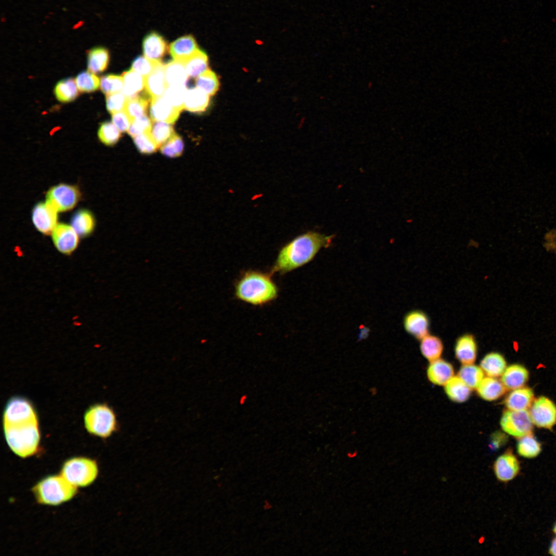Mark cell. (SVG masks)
I'll list each match as a JSON object with an SVG mask.
<instances>
[{
    "mask_svg": "<svg viewBox=\"0 0 556 556\" xmlns=\"http://www.w3.org/2000/svg\"><path fill=\"white\" fill-rule=\"evenodd\" d=\"M3 422L6 441L14 454L25 458L36 453L40 440L38 419L28 400L18 396L10 399Z\"/></svg>",
    "mask_w": 556,
    "mask_h": 556,
    "instance_id": "1",
    "label": "cell"
},
{
    "mask_svg": "<svg viewBox=\"0 0 556 556\" xmlns=\"http://www.w3.org/2000/svg\"><path fill=\"white\" fill-rule=\"evenodd\" d=\"M334 237L313 231L298 235L280 248L269 272L282 275L303 267L310 262L321 249L329 248Z\"/></svg>",
    "mask_w": 556,
    "mask_h": 556,
    "instance_id": "2",
    "label": "cell"
},
{
    "mask_svg": "<svg viewBox=\"0 0 556 556\" xmlns=\"http://www.w3.org/2000/svg\"><path fill=\"white\" fill-rule=\"evenodd\" d=\"M269 272L248 269L241 272L234 284L236 300L254 306L271 303L279 296V288Z\"/></svg>",
    "mask_w": 556,
    "mask_h": 556,
    "instance_id": "3",
    "label": "cell"
},
{
    "mask_svg": "<svg viewBox=\"0 0 556 556\" xmlns=\"http://www.w3.org/2000/svg\"><path fill=\"white\" fill-rule=\"evenodd\" d=\"M32 490L39 503L58 505L73 498L77 493V487L62 475H54L42 480Z\"/></svg>",
    "mask_w": 556,
    "mask_h": 556,
    "instance_id": "4",
    "label": "cell"
},
{
    "mask_svg": "<svg viewBox=\"0 0 556 556\" xmlns=\"http://www.w3.org/2000/svg\"><path fill=\"white\" fill-rule=\"evenodd\" d=\"M84 422L90 433L103 439L110 437L119 428L115 412L107 404L90 407L85 413Z\"/></svg>",
    "mask_w": 556,
    "mask_h": 556,
    "instance_id": "5",
    "label": "cell"
},
{
    "mask_svg": "<svg viewBox=\"0 0 556 556\" xmlns=\"http://www.w3.org/2000/svg\"><path fill=\"white\" fill-rule=\"evenodd\" d=\"M98 474L96 462L86 458H74L65 462L61 475L75 486H86L95 479Z\"/></svg>",
    "mask_w": 556,
    "mask_h": 556,
    "instance_id": "6",
    "label": "cell"
},
{
    "mask_svg": "<svg viewBox=\"0 0 556 556\" xmlns=\"http://www.w3.org/2000/svg\"><path fill=\"white\" fill-rule=\"evenodd\" d=\"M81 198V193L77 186L60 183L47 191L46 202L58 212H62L73 209Z\"/></svg>",
    "mask_w": 556,
    "mask_h": 556,
    "instance_id": "7",
    "label": "cell"
},
{
    "mask_svg": "<svg viewBox=\"0 0 556 556\" xmlns=\"http://www.w3.org/2000/svg\"><path fill=\"white\" fill-rule=\"evenodd\" d=\"M500 423L505 432L517 438L531 433L533 424L527 410H506L502 413Z\"/></svg>",
    "mask_w": 556,
    "mask_h": 556,
    "instance_id": "8",
    "label": "cell"
},
{
    "mask_svg": "<svg viewBox=\"0 0 556 556\" xmlns=\"http://www.w3.org/2000/svg\"><path fill=\"white\" fill-rule=\"evenodd\" d=\"M529 413L533 424L538 427L550 429L556 424V406L545 396L533 401Z\"/></svg>",
    "mask_w": 556,
    "mask_h": 556,
    "instance_id": "9",
    "label": "cell"
},
{
    "mask_svg": "<svg viewBox=\"0 0 556 556\" xmlns=\"http://www.w3.org/2000/svg\"><path fill=\"white\" fill-rule=\"evenodd\" d=\"M58 213L46 202L38 203L31 213L34 226L44 235L51 234L58 224Z\"/></svg>",
    "mask_w": 556,
    "mask_h": 556,
    "instance_id": "10",
    "label": "cell"
},
{
    "mask_svg": "<svg viewBox=\"0 0 556 556\" xmlns=\"http://www.w3.org/2000/svg\"><path fill=\"white\" fill-rule=\"evenodd\" d=\"M52 240L58 251L65 255L72 254L79 244V236L67 224H58L51 233Z\"/></svg>",
    "mask_w": 556,
    "mask_h": 556,
    "instance_id": "11",
    "label": "cell"
},
{
    "mask_svg": "<svg viewBox=\"0 0 556 556\" xmlns=\"http://www.w3.org/2000/svg\"><path fill=\"white\" fill-rule=\"evenodd\" d=\"M430 322L428 316L420 309L408 311L403 318L405 331L418 340H421L429 334Z\"/></svg>",
    "mask_w": 556,
    "mask_h": 556,
    "instance_id": "12",
    "label": "cell"
},
{
    "mask_svg": "<svg viewBox=\"0 0 556 556\" xmlns=\"http://www.w3.org/2000/svg\"><path fill=\"white\" fill-rule=\"evenodd\" d=\"M520 465L518 460L511 449H508L499 456L493 464L496 478L501 482H508L518 474Z\"/></svg>",
    "mask_w": 556,
    "mask_h": 556,
    "instance_id": "13",
    "label": "cell"
},
{
    "mask_svg": "<svg viewBox=\"0 0 556 556\" xmlns=\"http://www.w3.org/2000/svg\"><path fill=\"white\" fill-rule=\"evenodd\" d=\"M454 351L456 358L462 364H473L476 359L478 351L475 336L470 333H465L458 337Z\"/></svg>",
    "mask_w": 556,
    "mask_h": 556,
    "instance_id": "14",
    "label": "cell"
},
{
    "mask_svg": "<svg viewBox=\"0 0 556 556\" xmlns=\"http://www.w3.org/2000/svg\"><path fill=\"white\" fill-rule=\"evenodd\" d=\"M180 112L164 96L152 99L150 113L152 121H161L172 124L178 118Z\"/></svg>",
    "mask_w": 556,
    "mask_h": 556,
    "instance_id": "15",
    "label": "cell"
},
{
    "mask_svg": "<svg viewBox=\"0 0 556 556\" xmlns=\"http://www.w3.org/2000/svg\"><path fill=\"white\" fill-rule=\"evenodd\" d=\"M142 49L144 56L146 58L160 61L166 53L167 45L165 39L160 34L151 32L144 37Z\"/></svg>",
    "mask_w": 556,
    "mask_h": 556,
    "instance_id": "16",
    "label": "cell"
},
{
    "mask_svg": "<svg viewBox=\"0 0 556 556\" xmlns=\"http://www.w3.org/2000/svg\"><path fill=\"white\" fill-rule=\"evenodd\" d=\"M167 85L165 80V65L160 62L147 77L145 80V91L153 99L163 96Z\"/></svg>",
    "mask_w": 556,
    "mask_h": 556,
    "instance_id": "17",
    "label": "cell"
},
{
    "mask_svg": "<svg viewBox=\"0 0 556 556\" xmlns=\"http://www.w3.org/2000/svg\"><path fill=\"white\" fill-rule=\"evenodd\" d=\"M454 374L452 365L439 358L431 361L427 371L428 379L433 384L439 386L445 385L453 377Z\"/></svg>",
    "mask_w": 556,
    "mask_h": 556,
    "instance_id": "18",
    "label": "cell"
},
{
    "mask_svg": "<svg viewBox=\"0 0 556 556\" xmlns=\"http://www.w3.org/2000/svg\"><path fill=\"white\" fill-rule=\"evenodd\" d=\"M198 48L195 38L190 35H184L172 42L169 51L174 60L182 61L192 55Z\"/></svg>",
    "mask_w": 556,
    "mask_h": 556,
    "instance_id": "19",
    "label": "cell"
},
{
    "mask_svg": "<svg viewBox=\"0 0 556 556\" xmlns=\"http://www.w3.org/2000/svg\"><path fill=\"white\" fill-rule=\"evenodd\" d=\"M71 226L80 237H86L94 231L96 220L93 214L86 209L76 212L71 218Z\"/></svg>",
    "mask_w": 556,
    "mask_h": 556,
    "instance_id": "20",
    "label": "cell"
},
{
    "mask_svg": "<svg viewBox=\"0 0 556 556\" xmlns=\"http://www.w3.org/2000/svg\"><path fill=\"white\" fill-rule=\"evenodd\" d=\"M534 399V393L530 388H520L513 390L506 397L504 403L509 410H527Z\"/></svg>",
    "mask_w": 556,
    "mask_h": 556,
    "instance_id": "21",
    "label": "cell"
},
{
    "mask_svg": "<svg viewBox=\"0 0 556 556\" xmlns=\"http://www.w3.org/2000/svg\"><path fill=\"white\" fill-rule=\"evenodd\" d=\"M528 378L529 372L524 367L514 364L506 369L501 381L507 389L513 390L523 387Z\"/></svg>",
    "mask_w": 556,
    "mask_h": 556,
    "instance_id": "22",
    "label": "cell"
},
{
    "mask_svg": "<svg viewBox=\"0 0 556 556\" xmlns=\"http://www.w3.org/2000/svg\"><path fill=\"white\" fill-rule=\"evenodd\" d=\"M476 389L479 396L489 401L500 398L507 390L501 381L490 376L483 378Z\"/></svg>",
    "mask_w": 556,
    "mask_h": 556,
    "instance_id": "23",
    "label": "cell"
},
{
    "mask_svg": "<svg viewBox=\"0 0 556 556\" xmlns=\"http://www.w3.org/2000/svg\"><path fill=\"white\" fill-rule=\"evenodd\" d=\"M210 103V96L198 88L187 90L184 109L193 113L206 110Z\"/></svg>",
    "mask_w": 556,
    "mask_h": 556,
    "instance_id": "24",
    "label": "cell"
},
{
    "mask_svg": "<svg viewBox=\"0 0 556 556\" xmlns=\"http://www.w3.org/2000/svg\"><path fill=\"white\" fill-rule=\"evenodd\" d=\"M179 61L184 65L189 78H197L208 69V57L204 51L200 49H198L188 58Z\"/></svg>",
    "mask_w": 556,
    "mask_h": 556,
    "instance_id": "25",
    "label": "cell"
},
{
    "mask_svg": "<svg viewBox=\"0 0 556 556\" xmlns=\"http://www.w3.org/2000/svg\"><path fill=\"white\" fill-rule=\"evenodd\" d=\"M480 367L490 377L501 376L506 369V361L504 357L498 352L487 354L480 362Z\"/></svg>",
    "mask_w": 556,
    "mask_h": 556,
    "instance_id": "26",
    "label": "cell"
},
{
    "mask_svg": "<svg viewBox=\"0 0 556 556\" xmlns=\"http://www.w3.org/2000/svg\"><path fill=\"white\" fill-rule=\"evenodd\" d=\"M165 76L167 86H186L189 78L183 63L174 59L165 65Z\"/></svg>",
    "mask_w": 556,
    "mask_h": 556,
    "instance_id": "27",
    "label": "cell"
},
{
    "mask_svg": "<svg viewBox=\"0 0 556 556\" xmlns=\"http://www.w3.org/2000/svg\"><path fill=\"white\" fill-rule=\"evenodd\" d=\"M471 391L472 389L459 376L453 377L445 385L447 395L451 400L457 403L466 401L471 395Z\"/></svg>",
    "mask_w": 556,
    "mask_h": 556,
    "instance_id": "28",
    "label": "cell"
},
{
    "mask_svg": "<svg viewBox=\"0 0 556 556\" xmlns=\"http://www.w3.org/2000/svg\"><path fill=\"white\" fill-rule=\"evenodd\" d=\"M124 88L123 92L128 98L138 96L137 94L145 88L146 77L132 69L123 74Z\"/></svg>",
    "mask_w": 556,
    "mask_h": 556,
    "instance_id": "29",
    "label": "cell"
},
{
    "mask_svg": "<svg viewBox=\"0 0 556 556\" xmlns=\"http://www.w3.org/2000/svg\"><path fill=\"white\" fill-rule=\"evenodd\" d=\"M444 349L442 340L437 336L428 334L421 340L420 350L429 361L439 359Z\"/></svg>",
    "mask_w": 556,
    "mask_h": 556,
    "instance_id": "30",
    "label": "cell"
},
{
    "mask_svg": "<svg viewBox=\"0 0 556 556\" xmlns=\"http://www.w3.org/2000/svg\"><path fill=\"white\" fill-rule=\"evenodd\" d=\"M109 59V53L106 48L96 47L91 49L88 54L89 71L94 74L103 72L108 67Z\"/></svg>",
    "mask_w": 556,
    "mask_h": 556,
    "instance_id": "31",
    "label": "cell"
},
{
    "mask_svg": "<svg viewBox=\"0 0 556 556\" xmlns=\"http://www.w3.org/2000/svg\"><path fill=\"white\" fill-rule=\"evenodd\" d=\"M75 80L65 79L58 82L54 89L57 99L62 102H69L77 98L78 90Z\"/></svg>",
    "mask_w": 556,
    "mask_h": 556,
    "instance_id": "32",
    "label": "cell"
},
{
    "mask_svg": "<svg viewBox=\"0 0 556 556\" xmlns=\"http://www.w3.org/2000/svg\"><path fill=\"white\" fill-rule=\"evenodd\" d=\"M459 376L471 389H476L484 378L481 367L473 364H463L460 369Z\"/></svg>",
    "mask_w": 556,
    "mask_h": 556,
    "instance_id": "33",
    "label": "cell"
},
{
    "mask_svg": "<svg viewBox=\"0 0 556 556\" xmlns=\"http://www.w3.org/2000/svg\"><path fill=\"white\" fill-rule=\"evenodd\" d=\"M541 445L531 433L520 437L517 444L518 454L525 458L536 457L541 451Z\"/></svg>",
    "mask_w": 556,
    "mask_h": 556,
    "instance_id": "34",
    "label": "cell"
},
{
    "mask_svg": "<svg viewBox=\"0 0 556 556\" xmlns=\"http://www.w3.org/2000/svg\"><path fill=\"white\" fill-rule=\"evenodd\" d=\"M196 87L207 95L213 96L218 91L219 82L216 74L207 69L196 79Z\"/></svg>",
    "mask_w": 556,
    "mask_h": 556,
    "instance_id": "35",
    "label": "cell"
},
{
    "mask_svg": "<svg viewBox=\"0 0 556 556\" xmlns=\"http://www.w3.org/2000/svg\"><path fill=\"white\" fill-rule=\"evenodd\" d=\"M150 133L159 148L175 133L171 124L161 121H152Z\"/></svg>",
    "mask_w": 556,
    "mask_h": 556,
    "instance_id": "36",
    "label": "cell"
},
{
    "mask_svg": "<svg viewBox=\"0 0 556 556\" xmlns=\"http://www.w3.org/2000/svg\"><path fill=\"white\" fill-rule=\"evenodd\" d=\"M148 104V99L141 96L128 97L125 110L132 121L146 114Z\"/></svg>",
    "mask_w": 556,
    "mask_h": 556,
    "instance_id": "37",
    "label": "cell"
},
{
    "mask_svg": "<svg viewBox=\"0 0 556 556\" xmlns=\"http://www.w3.org/2000/svg\"><path fill=\"white\" fill-rule=\"evenodd\" d=\"M78 90L81 92L90 93L96 91L100 85V80L94 73L84 71L79 73L75 79Z\"/></svg>",
    "mask_w": 556,
    "mask_h": 556,
    "instance_id": "38",
    "label": "cell"
},
{
    "mask_svg": "<svg viewBox=\"0 0 556 556\" xmlns=\"http://www.w3.org/2000/svg\"><path fill=\"white\" fill-rule=\"evenodd\" d=\"M120 132L113 123L106 121L100 125L98 136L99 140L105 145L113 146L120 139Z\"/></svg>",
    "mask_w": 556,
    "mask_h": 556,
    "instance_id": "39",
    "label": "cell"
},
{
    "mask_svg": "<svg viewBox=\"0 0 556 556\" xmlns=\"http://www.w3.org/2000/svg\"><path fill=\"white\" fill-rule=\"evenodd\" d=\"M187 90L185 85L168 86L163 96L172 106L181 112L184 109Z\"/></svg>",
    "mask_w": 556,
    "mask_h": 556,
    "instance_id": "40",
    "label": "cell"
},
{
    "mask_svg": "<svg viewBox=\"0 0 556 556\" xmlns=\"http://www.w3.org/2000/svg\"><path fill=\"white\" fill-rule=\"evenodd\" d=\"M184 148V142L176 133L160 147L161 152L165 157L174 158L182 154Z\"/></svg>",
    "mask_w": 556,
    "mask_h": 556,
    "instance_id": "41",
    "label": "cell"
},
{
    "mask_svg": "<svg viewBox=\"0 0 556 556\" xmlns=\"http://www.w3.org/2000/svg\"><path fill=\"white\" fill-rule=\"evenodd\" d=\"M138 151L144 154H150L157 151L159 146L154 140L150 132L143 133L133 137Z\"/></svg>",
    "mask_w": 556,
    "mask_h": 556,
    "instance_id": "42",
    "label": "cell"
},
{
    "mask_svg": "<svg viewBox=\"0 0 556 556\" xmlns=\"http://www.w3.org/2000/svg\"><path fill=\"white\" fill-rule=\"evenodd\" d=\"M100 87L102 92L106 95L123 92L124 80L123 76L116 75H105L100 79Z\"/></svg>",
    "mask_w": 556,
    "mask_h": 556,
    "instance_id": "43",
    "label": "cell"
},
{
    "mask_svg": "<svg viewBox=\"0 0 556 556\" xmlns=\"http://www.w3.org/2000/svg\"><path fill=\"white\" fill-rule=\"evenodd\" d=\"M161 61L152 60L145 56H138L132 62L131 69L139 74L147 77L159 65Z\"/></svg>",
    "mask_w": 556,
    "mask_h": 556,
    "instance_id": "44",
    "label": "cell"
},
{
    "mask_svg": "<svg viewBox=\"0 0 556 556\" xmlns=\"http://www.w3.org/2000/svg\"><path fill=\"white\" fill-rule=\"evenodd\" d=\"M152 125V120L145 114L132 120L127 132L133 137L138 134L150 132Z\"/></svg>",
    "mask_w": 556,
    "mask_h": 556,
    "instance_id": "45",
    "label": "cell"
},
{
    "mask_svg": "<svg viewBox=\"0 0 556 556\" xmlns=\"http://www.w3.org/2000/svg\"><path fill=\"white\" fill-rule=\"evenodd\" d=\"M128 97L123 92L113 93L106 97L108 111L113 114L125 110Z\"/></svg>",
    "mask_w": 556,
    "mask_h": 556,
    "instance_id": "46",
    "label": "cell"
},
{
    "mask_svg": "<svg viewBox=\"0 0 556 556\" xmlns=\"http://www.w3.org/2000/svg\"><path fill=\"white\" fill-rule=\"evenodd\" d=\"M112 121L121 132L128 131L132 120L125 110L112 114Z\"/></svg>",
    "mask_w": 556,
    "mask_h": 556,
    "instance_id": "47",
    "label": "cell"
},
{
    "mask_svg": "<svg viewBox=\"0 0 556 556\" xmlns=\"http://www.w3.org/2000/svg\"><path fill=\"white\" fill-rule=\"evenodd\" d=\"M508 441L507 436L503 432L497 431L490 437L489 447L493 451H496L505 445Z\"/></svg>",
    "mask_w": 556,
    "mask_h": 556,
    "instance_id": "48",
    "label": "cell"
},
{
    "mask_svg": "<svg viewBox=\"0 0 556 556\" xmlns=\"http://www.w3.org/2000/svg\"><path fill=\"white\" fill-rule=\"evenodd\" d=\"M544 238L547 243L556 244V228H552L547 230Z\"/></svg>",
    "mask_w": 556,
    "mask_h": 556,
    "instance_id": "49",
    "label": "cell"
},
{
    "mask_svg": "<svg viewBox=\"0 0 556 556\" xmlns=\"http://www.w3.org/2000/svg\"><path fill=\"white\" fill-rule=\"evenodd\" d=\"M549 551L551 554L556 555V537L553 540Z\"/></svg>",
    "mask_w": 556,
    "mask_h": 556,
    "instance_id": "50",
    "label": "cell"
},
{
    "mask_svg": "<svg viewBox=\"0 0 556 556\" xmlns=\"http://www.w3.org/2000/svg\"><path fill=\"white\" fill-rule=\"evenodd\" d=\"M553 531H554V533H555L556 534V524H555V525H554V528H553Z\"/></svg>",
    "mask_w": 556,
    "mask_h": 556,
    "instance_id": "51",
    "label": "cell"
}]
</instances>
